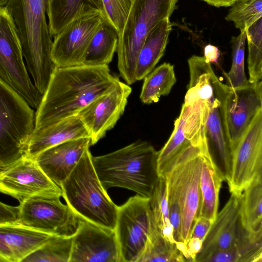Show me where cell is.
Returning <instances> with one entry per match:
<instances>
[{
    "label": "cell",
    "instance_id": "obj_1",
    "mask_svg": "<svg viewBox=\"0 0 262 262\" xmlns=\"http://www.w3.org/2000/svg\"><path fill=\"white\" fill-rule=\"evenodd\" d=\"M120 81L108 66L56 67L36 108L34 129L76 116Z\"/></svg>",
    "mask_w": 262,
    "mask_h": 262
},
{
    "label": "cell",
    "instance_id": "obj_2",
    "mask_svg": "<svg viewBox=\"0 0 262 262\" xmlns=\"http://www.w3.org/2000/svg\"><path fill=\"white\" fill-rule=\"evenodd\" d=\"M49 0H8L23 57L33 83L42 95L56 68L51 58L53 41L46 20Z\"/></svg>",
    "mask_w": 262,
    "mask_h": 262
},
{
    "label": "cell",
    "instance_id": "obj_3",
    "mask_svg": "<svg viewBox=\"0 0 262 262\" xmlns=\"http://www.w3.org/2000/svg\"><path fill=\"white\" fill-rule=\"evenodd\" d=\"M189 82L185 98L199 99L204 103L205 133L211 154L218 159L219 167L225 178L230 173L231 155L224 122L223 101L228 85L215 74L203 57L188 62Z\"/></svg>",
    "mask_w": 262,
    "mask_h": 262
},
{
    "label": "cell",
    "instance_id": "obj_4",
    "mask_svg": "<svg viewBox=\"0 0 262 262\" xmlns=\"http://www.w3.org/2000/svg\"><path fill=\"white\" fill-rule=\"evenodd\" d=\"M158 152L146 141H137L112 152L92 157L104 188L121 187L150 198L159 177Z\"/></svg>",
    "mask_w": 262,
    "mask_h": 262
},
{
    "label": "cell",
    "instance_id": "obj_5",
    "mask_svg": "<svg viewBox=\"0 0 262 262\" xmlns=\"http://www.w3.org/2000/svg\"><path fill=\"white\" fill-rule=\"evenodd\" d=\"M89 149L60 188L67 205L80 218L115 230L118 206L111 200L94 169Z\"/></svg>",
    "mask_w": 262,
    "mask_h": 262
},
{
    "label": "cell",
    "instance_id": "obj_6",
    "mask_svg": "<svg viewBox=\"0 0 262 262\" xmlns=\"http://www.w3.org/2000/svg\"><path fill=\"white\" fill-rule=\"evenodd\" d=\"M206 141L205 137L184 148L169 163L162 174L167 186L179 202L180 243L186 252L194 224L200 214V152Z\"/></svg>",
    "mask_w": 262,
    "mask_h": 262
},
{
    "label": "cell",
    "instance_id": "obj_7",
    "mask_svg": "<svg viewBox=\"0 0 262 262\" xmlns=\"http://www.w3.org/2000/svg\"><path fill=\"white\" fill-rule=\"evenodd\" d=\"M240 194L231 193L217 213L196 254L195 261H203L218 251L231 250L236 262H259L262 259V235L254 236L243 227L240 216Z\"/></svg>",
    "mask_w": 262,
    "mask_h": 262
},
{
    "label": "cell",
    "instance_id": "obj_8",
    "mask_svg": "<svg viewBox=\"0 0 262 262\" xmlns=\"http://www.w3.org/2000/svg\"><path fill=\"white\" fill-rule=\"evenodd\" d=\"M178 0H134L122 31L118 34V69L126 83L136 81V69L140 51L149 32L161 20L170 17Z\"/></svg>",
    "mask_w": 262,
    "mask_h": 262
},
{
    "label": "cell",
    "instance_id": "obj_9",
    "mask_svg": "<svg viewBox=\"0 0 262 262\" xmlns=\"http://www.w3.org/2000/svg\"><path fill=\"white\" fill-rule=\"evenodd\" d=\"M34 126L32 107L0 78V166L25 154Z\"/></svg>",
    "mask_w": 262,
    "mask_h": 262
},
{
    "label": "cell",
    "instance_id": "obj_10",
    "mask_svg": "<svg viewBox=\"0 0 262 262\" xmlns=\"http://www.w3.org/2000/svg\"><path fill=\"white\" fill-rule=\"evenodd\" d=\"M0 78L30 106L38 107L42 95L29 76L14 21L6 6L0 7Z\"/></svg>",
    "mask_w": 262,
    "mask_h": 262
},
{
    "label": "cell",
    "instance_id": "obj_11",
    "mask_svg": "<svg viewBox=\"0 0 262 262\" xmlns=\"http://www.w3.org/2000/svg\"><path fill=\"white\" fill-rule=\"evenodd\" d=\"M106 20L102 11L82 7L54 36L51 55L55 65L66 67L82 64L93 37Z\"/></svg>",
    "mask_w": 262,
    "mask_h": 262
},
{
    "label": "cell",
    "instance_id": "obj_12",
    "mask_svg": "<svg viewBox=\"0 0 262 262\" xmlns=\"http://www.w3.org/2000/svg\"><path fill=\"white\" fill-rule=\"evenodd\" d=\"M60 197L38 195L26 199L18 206L17 222L55 236L72 237L80 217Z\"/></svg>",
    "mask_w": 262,
    "mask_h": 262
},
{
    "label": "cell",
    "instance_id": "obj_13",
    "mask_svg": "<svg viewBox=\"0 0 262 262\" xmlns=\"http://www.w3.org/2000/svg\"><path fill=\"white\" fill-rule=\"evenodd\" d=\"M149 198L137 194L118 206L115 232L122 262H137L149 229Z\"/></svg>",
    "mask_w": 262,
    "mask_h": 262
},
{
    "label": "cell",
    "instance_id": "obj_14",
    "mask_svg": "<svg viewBox=\"0 0 262 262\" xmlns=\"http://www.w3.org/2000/svg\"><path fill=\"white\" fill-rule=\"evenodd\" d=\"M0 192L19 203L38 195L61 196V188L47 176L35 158L26 154L0 166Z\"/></svg>",
    "mask_w": 262,
    "mask_h": 262
},
{
    "label": "cell",
    "instance_id": "obj_15",
    "mask_svg": "<svg viewBox=\"0 0 262 262\" xmlns=\"http://www.w3.org/2000/svg\"><path fill=\"white\" fill-rule=\"evenodd\" d=\"M231 154L227 183L231 193L240 194L262 174V109L257 113Z\"/></svg>",
    "mask_w": 262,
    "mask_h": 262
},
{
    "label": "cell",
    "instance_id": "obj_16",
    "mask_svg": "<svg viewBox=\"0 0 262 262\" xmlns=\"http://www.w3.org/2000/svg\"><path fill=\"white\" fill-rule=\"evenodd\" d=\"M260 109L261 80L253 83L249 81L247 84L236 89L228 86L223 101V114L231 153Z\"/></svg>",
    "mask_w": 262,
    "mask_h": 262
},
{
    "label": "cell",
    "instance_id": "obj_17",
    "mask_svg": "<svg viewBox=\"0 0 262 262\" xmlns=\"http://www.w3.org/2000/svg\"><path fill=\"white\" fill-rule=\"evenodd\" d=\"M204 103L184 100L169 139L158 152L157 171L161 176L169 163L184 148L206 137Z\"/></svg>",
    "mask_w": 262,
    "mask_h": 262
},
{
    "label": "cell",
    "instance_id": "obj_18",
    "mask_svg": "<svg viewBox=\"0 0 262 262\" xmlns=\"http://www.w3.org/2000/svg\"><path fill=\"white\" fill-rule=\"evenodd\" d=\"M72 238L69 262H122L115 230L80 218Z\"/></svg>",
    "mask_w": 262,
    "mask_h": 262
},
{
    "label": "cell",
    "instance_id": "obj_19",
    "mask_svg": "<svg viewBox=\"0 0 262 262\" xmlns=\"http://www.w3.org/2000/svg\"><path fill=\"white\" fill-rule=\"evenodd\" d=\"M132 92L128 84L120 81L108 93L90 103L77 115L81 120L90 136L93 145L114 127L123 114Z\"/></svg>",
    "mask_w": 262,
    "mask_h": 262
},
{
    "label": "cell",
    "instance_id": "obj_20",
    "mask_svg": "<svg viewBox=\"0 0 262 262\" xmlns=\"http://www.w3.org/2000/svg\"><path fill=\"white\" fill-rule=\"evenodd\" d=\"M54 236L17 222L0 224V262H20Z\"/></svg>",
    "mask_w": 262,
    "mask_h": 262
},
{
    "label": "cell",
    "instance_id": "obj_21",
    "mask_svg": "<svg viewBox=\"0 0 262 262\" xmlns=\"http://www.w3.org/2000/svg\"><path fill=\"white\" fill-rule=\"evenodd\" d=\"M90 145V138L71 140L46 149L35 159L47 176L60 187Z\"/></svg>",
    "mask_w": 262,
    "mask_h": 262
},
{
    "label": "cell",
    "instance_id": "obj_22",
    "mask_svg": "<svg viewBox=\"0 0 262 262\" xmlns=\"http://www.w3.org/2000/svg\"><path fill=\"white\" fill-rule=\"evenodd\" d=\"M81 138H90L88 131L77 116L70 117L47 126L34 129L25 154L36 158L50 147Z\"/></svg>",
    "mask_w": 262,
    "mask_h": 262
},
{
    "label": "cell",
    "instance_id": "obj_23",
    "mask_svg": "<svg viewBox=\"0 0 262 262\" xmlns=\"http://www.w3.org/2000/svg\"><path fill=\"white\" fill-rule=\"evenodd\" d=\"M200 158L201 203L199 216L207 218L213 223L217 214L219 194L225 179L212 156L207 140L201 148Z\"/></svg>",
    "mask_w": 262,
    "mask_h": 262
},
{
    "label": "cell",
    "instance_id": "obj_24",
    "mask_svg": "<svg viewBox=\"0 0 262 262\" xmlns=\"http://www.w3.org/2000/svg\"><path fill=\"white\" fill-rule=\"evenodd\" d=\"M172 26L169 17H166L147 34L137 59L136 81L149 74L163 56Z\"/></svg>",
    "mask_w": 262,
    "mask_h": 262
},
{
    "label": "cell",
    "instance_id": "obj_25",
    "mask_svg": "<svg viewBox=\"0 0 262 262\" xmlns=\"http://www.w3.org/2000/svg\"><path fill=\"white\" fill-rule=\"evenodd\" d=\"M240 216L242 224L249 233L262 235V174L242 192Z\"/></svg>",
    "mask_w": 262,
    "mask_h": 262
},
{
    "label": "cell",
    "instance_id": "obj_26",
    "mask_svg": "<svg viewBox=\"0 0 262 262\" xmlns=\"http://www.w3.org/2000/svg\"><path fill=\"white\" fill-rule=\"evenodd\" d=\"M186 261L176 243L169 241L158 227L150 211L148 234L144 249L137 262H184Z\"/></svg>",
    "mask_w": 262,
    "mask_h": 262
},
{
    "label": "cell",
    "instance_id": "obj_27",
    "mask_svg": "<svg viewBox=\"0 0 262 262\" xmlns=\"http://www.w3.org/2000/svg\"><path fill=\"white\" fill-rule=\"evenodd\" d=\"M118 41L117 31L107 20H105L93 37L82 64L108 66L117 51Z\"/></svg>",
    "mask_w": 262,
    "mask_h": 262
},
{
    "label": "cell",
    "instance_id": "obj_28",
    "mask_svg": "<svg viewBox=\"0 0 262 262\" xmlns=\"http://www.w3.org/2000/svg\"><path fill=\"white\" fill-rule=\"evenodd\" d=\"M83 7L103 12L101 0H49L47 14L51 35L59 33Z\"/></svg>",
    "mask_w": 262,
    "mask_h": 262
},
{
    "label": "cell",
    "instance_id": "obj_29",
    "mask_svg": "<svg viewBox=\"0 0 262 262\" xmlns=\"http://www.w3.org/2000/svg\"><path fill=\"white\" fill-rule=\"evenodd\" d=\"M140 95L141 102L149 104L170 92L177 81L173 65L164 62L154 69L144 78Z\"/></svg>",
    "mask_w": 262,
    "mask_h": 262
},
{
    "label": "cell",
    "instance_id": "obj_30",
    "mask_svg": "<svg viewBox=\"0 0 262 262\" xmlns=\"http://www.w3.org/2000/svg\"><path fill=\"white\" fill-rule=\"evenodd\" d=\"M149 205L152 216L162 233L169 241L177 244L170 221L166 181L163 176H159L157 179L149 198Z\"/></svg>",
    "mask_w": 262,
    "mask_h": 262
},
{
    "label": "cell",
    "instance_id": "obj_31",
    "mask_svg": "<svg viewBox=\"0 0 262 262\" xmlns=\"http://www.w3.org/2000/svg\"><path fill=\"white\" fill-rule=\"evenodd\" d=\"M72 245V237L54 236L23 261L69 262Z\"/></svg>",
    "mask_w": 262,
    "mask_h": 262
},
{
    "label": "cell",
    "instance_id": "obj_32",
    "mask_svg": "<svg viewBox=\"0 0 262 262\" xmlns=\"http://www.w3.org/2000/svg\"><path fill=\"white\" fill-rule=\"evenodd\" d=\"M248 42V67L251 83L262 78V17L246 29Z\"/></svg>",
    "mask_w": 262,
    "mask_h": 262
},
{
    "label": "cell",
    "instance_id": "obj_33",
    "mask_svg": "<svg viewBox=\"0 0 262 262\" xmlns=\"http://www.w3.org/2000/svg\"><path fill=\"white\" fill-rule=\"evenodd\" d=\"M240 31L237 36L232 37L231 67L228 72L224 73L226 80V84L232 89L245 85L249 82L244 70L246 29Z\"/></svg>",
    "mask_w": 262,
    "mask_h": 262
},
{
    "label": "cell",
    "instance_id": "obj_34",
    "mask_svg": "<svg viewBox=\"0 0 262 262\" xmlns=\"http://www.w3.org/2000/svg\"><path fill=\"white\" fill-rule=\"evenodd\" d=\"M231 6L225 19L240 30L262 17V0H237Z\"/></svg>",
    "mask_w": 262,
    "mask_h": 262
},
{
    "label": "cell",
    "instance_id": "obj_35",
    "mask_svg": "<svg viewBox=\"0 0 262 262\" xmlns=\"http://www.w3.org/2000/svg\"><path fill=\"white\" fill-rule=\"evenodd\" d=\"M134 0H101L107 20L119 34L123 30Z\"/></svg>",
    "mask_w": 262,
    "mask_h": 262
},
{
    "label": "cell",
    "instance_id": "obj_36",
    "mask_svg": "<svg viewBox=\"0 0 262 262\" xmlns=\"http://www.w3.org/2000/svg\"><path fill=\"white\" fill-rule=\"evenodd\" d=\"M212 224L210 220L199 216L194 224L190 238H196L203 241Z\"/></svg>",
    "mask_w": 262,
    "mask_h": 262
},
{
    "label": "cell",
    "instance_id": "obj_37",
    "mask_svg": "<svg viewBox=\"0 0 262 262\" xmlns=\"http://www.w3.org/2000/svg\"><path fill=\"white\" fill-rule=\"evenodd\" d=\"M18 206L7 205L0 201V224L17 222Z\"/></svg>",
    "mask_w": 262,
    "mask_h": 262
},
{
    "label": "cell",
    "instance_id": "obj_38",
    "mask_svg": "<svg viewBox=\"0 0 262 262\" xmlns=\"http://www.w3.org/2000/svg\"><path fill=\"white\" fill-rule=\"evenodd\" d=\"M220 56V51L218 48L214 45L208 44L204 48V57L210 63L218 62Z\"/></svg>",
    "mask_w": 262,
    "mask_h": 262
},
{
    "label": "cell",
    "instance_id": "obj_39",
    "mask_svg": "<svg viewBox=\"0 0 262 262\" xmlns=\"http://www.w3.org/2000/svg\"><path fill=\"white\" fill-rule=\"evenodd\" d=\"M205 2L209 5L216 7H229L231 6L237 0H201Z\"/></svg>",
    "mask_w": 262,
    "mask_h": 262
},
{
    "label": "cell",
    "instance_id": "obj_40",
    "mask_svg": "<svg viewBox=\"0 0 262 262\" xmlns=\"http://www.w3.org/2000/svg\"><path fill=\"white\" fill-rule=\"evenodd\" d=\"M8 2V0H0V7L5 6Z\"/></svg>",
    "mask_w": 262,
    "mask_h": 262
}]
</instances>
